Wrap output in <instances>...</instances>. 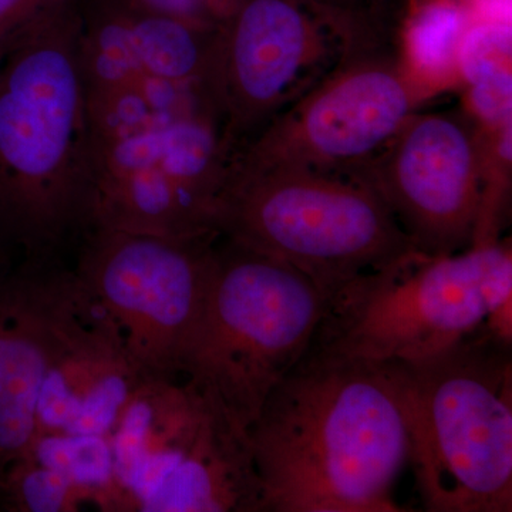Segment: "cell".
<instances>
[{"mask_svg": "<svg viewBox=\"0 0 512 512\" xmlns=\"http://www.w3.org/2000/svg\"><path fill=\"white\" fill-rule=\"evenodd\" d=\"M259 512H403L410 440L399 362L305 353L248 429Z\"/></svg>", "mask_w": 512, "mask_h": 512, "instance_id": "6da1fadb", "label": "cell"}, {"mask_svg": "<svg viewBox=\"0 0 512 512\" xmlns=\"http://www.w3.org/2000/svg\"><path fill=\"white\" fill-rule=\"evenodd\" d=\"M316 2L340 13L353 12V10L363 8L370 3L369 0H316Z\"/></svg>", "mask_w": 512, "mask_h": 512, "instance_id": "44dd1931", "label": "cell"}, {"mask_svg": "<svg viewBox=\"0 0 512 512\" xmlns=\"http://www.w3.org/2000/svg\"><path fill=\"white\" fill-rule=\"evenodd\" d=\"M0 511H2V495H0Z\"/></svg>", "mask_w": 512, "mask_h": 512, "instance_id": "603a6c76", "label": "cell"}, {"mask_svg": "<svg viewBox=\"0 0 512 512\" xmlns=\"http://www.w3.org/2000/svg\"><path fill=\"white\" fill-rule=\"evenodd\" d=\"M471 22L467 0H424L406 12L404 56L430 96L460 82L458 50Z\"/></svg>", "mask_w": 512, "mask_h": 512, "instance_id": "9a60e30c", "label": "cell"}, {"mask_svg": "<svg viewBox=\"0 0 512 512\" xmlns=\"http://www.w3.org/2000/svg\"><path fill=\"white\" fill-rule=\"evenodd\" d=\"M146 379L128 356L119 330L97 305L47 372L37 400L36 436L109 440Z\"/></svg>", "mask_w": 512, "mask_h": 512, "instance_id": "7c38bea8", "label": "cell"}, {"mask_svg": "<svg viewBox=\"0 0 512 512\" xmlns=\"http://www.w3.org/2000/svg\"><path fill=\"white\" fill-rule=\"evenodd\" d=\"M96 151L79 0H66L0 53V252L67 264L94 228Z\"/></svg>", "mask_w": 512, "mask_h": 512, "instance_id": "7a4b0ae2", "label": "cell"}, {"mask_svg": "<svg viewBox=\"0 0 512 512\" xmlns=\"http://www.w3.org/2000/svg\"><path fill=\"white\" fill-rule=\"evenodd\" d=\"M67 264H15L0 274V481L36 437L50 366L96 311Z\"/></svg>", "mask_w": 512, "mask_h": 512, "instance_id": "8fae6325", "label": "cell"}, {"mask_svg": "<svg viewBox=\"0 0 512 512\" xmlns=\"http://www.w3.org/2000/svg\"><path fill=\"white\" fill-rule=\"evenodd\" d=\"M212 228L295 266L326 298L356 276L417 252L369 185L289 168L231 163Z\"/></svg>", "mask_w": 512, "mask_h": 512, "instance_id": "5b68a950", "label": "cell"}, {"mask_svg": "<svg viewBox=\"0 0 512 512\" xmlns=\"http://www.w3.org/2000/svg\"><path fill=\"white\" fill-rule=\"evenodd\" d=\"M343 43L345 15L316 0H238L202 77L234 158L325 77Z\"/></svg>", "mask_w": 512, "mask_h": 512, "instance_id": "9c48e42d", "label": "cell"}, {"mask_svg": "<svg viewBox=\"0 0 512 512\" xmlns=\"http://www.w3.org/2000/svg\"><path fill=\"white\" fill-rule=\"evenodd\" d=\"M121 18L141 69L148 77L202 82L215 30L119 0Z\"/></svg>", "mask_w": 512, "mask_h": 512, "instance_id": "5bb4252c", "label": "cell"}, {"mask_svg": "<svg viewBox=\"0 0 512 512\" xmlns=\"http://www.w3.org/2000/svg\"><path fill=\"white\" fill-rule=\"evenodd\" d=\"M66 0H0V53Z\"/></svg>", "mask_w": 512, "mask_h": 512, "instance_id": "ffe728a7", "label": "cell"}, {"mask_svg": "<svg viewBox=\"0 0 512 512\" xmlns=\"http://www.w3.org/2000/svg\"><path fill=\"white\" fill-rule=\"evenodd\" d=\"M510 255L501 238L450 255L413 252L356 276L326 298L305 353L403 363L439 355L483 328L485 286Z\"/></svg>", "mask_w": 512, "mask_h": 512, "instance_id": "52a82bcc", "label": "cell"}, {"mask_svg": "<svg viewBox=\"0 0 512 512\" xmlns=\"http://www.w3.org/2000/svg\"><path fill=\"white\" fill-rule=\"evenodd\" d=\"M217 237L93 228L74 254V274L147 379L180 380L181 356L210 285Z\"/></svg>", "mask_w": 512, "mask_h": 512, "instance_id": "ba28073f", "label": "cell"}, {"mask_svg": "<svg viewBox=\"0 0 512 512\" xmlns=\"http://www.w3.org/2000/svg\"><path fill=\"white\" fill-rule=\"evenodd\" d=\"M12 265L15 264H12V262H10L9 259L6 258L2 252H0V274H2L3 271H6V269L10 268Z\"/></svg>", "mask_w": 512, "mask_h": 512, "instance_id": "7402d4cb", "label": "cell"}, {"mask_svg": "<svg viewBox=\"0 0 512 512\" xmlns=\"http://www.w3.org/2000/svg\"><path fill=\"white\" fill-rule=\"evenodd\" d=\"M2 511H77L93 501V495L63 471L25 454L16 460L0 481Z\"/></svg>", "mask_w": 512, "mask_h": 512, "instance_id": "2e32d148", "label": "cell"}, {"mask_svg": "<svg viewBox=\"0 0 512 512\" xmlns=\"http://www.w3.org/2000/svg\"><path fill=\"white\" fill-rule=\"evenodd\" d=\"M404 16L370 5L346 13L335 66L232 163L356 180L430 97L404 56Z\"/></svg>", "mask_w": 512, "mask_h": 512, "instance_id": "8992f818", "label": "cell"}, {"mask_svg": "<svg viewBox=\"0 0 512 512\" xmlns=\"http://www.w3.org/2000/svg\"><path fill=\"white\" fill-rule=\"evenodd\" d=\"M399 363L424 510L511 512V346L483 326L439 355Z\"/></svg>", "mask_w": 512, "mask_h": 512, "instance_id": "3957f363", "label": "cell"}, {"mask_svg": "<svg viewBox=\"0 0 512 512\" xmlns=\"http://www.w3.org/2000/svg\"><path fill=\"white\" fill-rule=\"evenodd\" d=\"M161 15L204 29H217L231 15L238 0H133Z\"/></svg>", "mask_w": 512, "mask_h": 512, "instance_id": "d6986e66", "label": "cell"}, {"mask_svg": "<svg viewBox=\"0 0 512 512\" xmlns=\"http://www.w3.org/2000/svg\"><path fill=\"white\" fill-rule=\"evenodd\" d=\"M325 305V293L295 266L218 235L181 377L248 434L311 345Z\"/></svg>", "mask_w": 512, "mask_h": 512, "instance_id": "277c9868", "label": "cell"}, {"mask_svg": "<svg viewBox=\"0 0 512 512\" xmlns=\"http://www.w3.org/2000/svg\"><path fill=\"white\" fill-rule=\"evenodd\" d=\"M93 141L94 228L161 237L217 234L210 210L161 167L156 128Z\"/></svg>", "mask_w": 512, "mask_h": 512, "instance_id": "4fadbf2b", "label": "cell"}, {"mask_svg": "<svg viewBox=\"0 0 512 512\" xmlns=\"http://www.w3.org/2000/svg\"><path fill=\"white\" fill-rule=\"evenodd\" d=\"M457 66L466 86L488 74L511 70V22L473 19L461 40Z\"/></svg>", "mask_w": 512, "mask_h": 512, "instance_id": "e0dca14e", "label": "cell"}, {"mask_svg": "<svg viewBox=\"0 0 512 512\" xmlns=\"http://www.w3.org/2000/svg\"><path fill=\"white\" fill-rule=\"evenodd\" d=\"M466 107L481 127L494 130L511 124V70L488 74L477 82L467 84Z\"/></svg>", "mask_w": 512, "mask_h": 512, "instance_id": "ac0fdd59", "label": "cell"}, {"mask_svg": "<svg viewBox=\"0 0 512 512\" xmlns=\"http://www.w3.org/2000/svg\"><path fill=\"white\" fill-rule=\"evenodd\" d=\"M356 180L380 195L420 254L464 251L487 191L483 128L464 106L416 111Z\"/></svg>", "mask_w": 512, "mask_h": 512, "instance_id": "30bf717a", "label": "cell"}]
</instances>
